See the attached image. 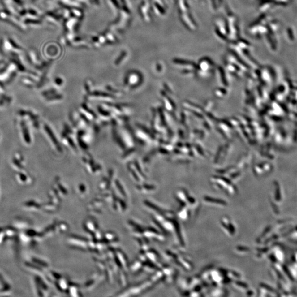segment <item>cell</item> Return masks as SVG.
<instances>
[{
	"instance_id": "7a4b0ae2",
	"label": "cell",
	"mask_w": 297,
	"mask_h": 297,
	"mask_svg": "<svg viewBox=\"0 0 297 297\" xmlns=\"http://www.w3.org/2000/svg\"><path fill=\"white\" fill-rule=\"evenodd\" d=\"M222 226L223 227L225 228L226 230H228V232L230 233L231 235H234L235 233V228L234 227V226H233L232 223L230 222V221L227 219L226 218H225L222 221Z\"/></svg>"
},
{
	"instance_id": "6da1fadb",
	"label": "cell",
	"mask_w": 297,
	"mask_h": 297,
	"mask_svg": "<svg viewBox=\"0 0 297 297\" xmlns=\"http://www.w3.org/2000/svg\"><path fill=\"white\" fill-rule=\"evenodd\" d=\"M204 200L206 202L210 204H215L216 205H218L222 206H225L227 205V203L225 201H223L221 199H218L216 198H212V197H209V196H205L204 197Z\"/></svg>"
}]
</instances>
